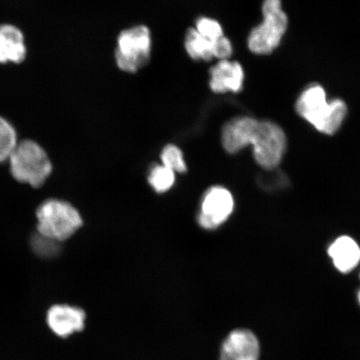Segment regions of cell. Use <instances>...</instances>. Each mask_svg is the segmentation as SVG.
<instances>
[{"instance_id": "8fae6325", "label": "cell", "mask_w": 360, "mask_h": 360, "mask_svg": "<svg viewBox=\"0 0 360 360\" xmlns=\"http://www.w3.org/2000/svg\"><path fill=\"white\" fill-rule=\"evenodd\" d=\"M210 88L215 93L240 92L244 82L245 73L240 63L228 60H219L211 68Z\"/></svg>"}, {"instance_id": "30bf717a", "label": "cell", "mask_w": 360, "mask_h": 360, "mask_svg": "<svg viewBox=\"0 0 360 360\" xmlns=\"http://www.w3.org/2000/svg\"><path fill=\"white\" fill-rule=\"evenodd\" d=\"M186 49L188 56L195 60L210 61L213 58L228 60L233 53L232 44L224 36L213 41L205 38L195 28L188 30Z\"/></svg>"}, {"instance_id": "ffe728a7", "label": "cell", "mask_w": 360, "mask_h": 360, "mask_svg": "<svg viewBox=\"0 0 360 360\" xmlns=\"http://www.w3.org/2000/svg\"><path fill=\"white\" fill-rule=\"evenodd\" d=\"M359 278H360V274H359Z\"/></svg>"}, {"instance_id": "7c38bea8", "label": "cell", "mask_w": 360, "mask_h": 360, "mask_svg": "<svg viewBox=\"0 0 360 360\" xmlns=\"http://www.w3.org/2000/svg\"><path fill=\"white\" fill-rule=\"evenodd\" d=\"M328 255L335 267L342 274H349L360 263V247L347 236H340L328 247Z\"/></svg>"}, {"instance_id": "5bb4252c", "label": "cell", "mask_w": 360, "mask_h": 360, "mask_svg": "<svg viewBox=\"0 0 360 360\" xmlns=\"http://www.w3.org/2000/svg\"><path fill=\"white\" fill-rule=\"evenodd\" d=\"M18 143L15 128L0 116V163L8 160Z\"/></svg>"}, {"instance_id": "3957f363", "label": "cell", "mask_w": 360, "mask_h": 360, "mask_svg": "<svg viewBox=\"0 0 360 360\" xmlns=\"http://www.w3.org/2000/svg\"><path fill=\"white\" fill-rule=\"evenodd\" d=\"M8 160L12 176L34 188L42 186L52 173V163L46 151L30 139L18 143Z\"/></svg>"}, {"instance_id": "2e32d148", "label": "cell", "mask_w": 360, "mask_h": 360, "mask_svg": "<svg viewBox=\"0 0 360 360\" xmlns=\"http://www.w3.org/2000/svg\"><path fill=\"white\" fill-rule=\"evenodd\" d=\"M161 160L163 165L174 171V173L186 172L187 169L182 151L174 145L165 147L163 151H162Z\"/></svg>"}, {"instance_id": "4fadbf2b", "label": "cell", "mask_w": 360, "mask_h": 360, "mask_svg": "<svg viewBox=\"0 0 360 360\" xmlns=\"http://www.w3.org/2000/svg\"><path fill=\"white\" fill-rule=\"evenodd\" d=\"M24 35L12 25H0V64H20L26 57Z\"/></svg>"}, {"instance_id": "8992f818", "label": "cell", "mask_w": 360, "mask_h": 360, "mask_svg": "<svg viewBox=\"0 0 360 360\" xmlns=\"http://www.w3.org/2000/svg\"><path fill=\"white\" fill-rule=\"evenodd\" d=\"M151 37L146 26H136L121 32L115 51L117 65L121 70L134 73L150 60Z\"/></svg>"}, {"instance_id": "277c9868", "label": "cell", "mask_w": 360, "mask_h": 360, "mask_svg": "<svg viewBox=\"0 0 360 360\" xmlns=\"http://www.w3.org/2000/svg\"><path fill=\"white\" fill-rule=\"evenodd\" d=\"M36 217L38 233L60 243L73 236L83 224L82 217L73 205L56 199L42 202Z\"/></svg>"}, {"instance_id": "ba28073f", "label": "cell", "mask_w": 360, "mask_h": 360, "mask_svg": "<svg viewBox=\"0 0 360 360\" xmlns=\"http://www.w3.org/2000/svg\"><path fill=\"white\" fill-rule=\"evenodd\" d=\"M260 344L255 333L247 328L229 332L220 345L219 360H259Z\"/></svg>"}, {"instance_id": "7a4b0ae2", "label": "cell", "mask_w": 360, "mask_h": 360, "mask_svg": "<svg viewBox=\"0 0 360 360\" xmlns=\"http://www.w3.org/2000/svg\"><path fill=\"white\" fill-rule=\"evenodd\" d=\"M295 109L319 132L330 135L339 130L347 114V106L343 101L328 102L321 85L306 89L297 101Z\"/></svg>"}, {"instance_id": "ac0fdd59", "label": "cell", "mask_w": 360, "mask_h": 360, "mask_svg": "<svg viewBox=\"0 0 360 360\" xmlns=\"http://www.w3.org/2000/svg\"><path fill=\"white\" fill-rule=\"evenodd\" d=\"M32 247L36 253L44 257H52L60 251V242L37 233L32 238Z\"/></svg>"}, {"instance_id": "e0dca14e", "label": "cell", "mask_w": 360, "mask_h": 360, "mask_svg": "<svg viewBox=\"0 0 360 360\" xmlns=\"http://www.w3.org/2000/svg\"><path fill=\"white\" fill-rule=\"evenodd\" d=\"M195 30L205 38L210 40H218L224 37V32L219 22L210 19V18L201 17L196 21Z\"/></svg>"}, {"instance_id": "6da1fadb", "label": "cell", "mask_w": 360, "mask_h": 360, "mask_svg": "<svg viewBox=\"0 0 360 360\" xmlns=\"http://www.w3.org/2000/svg\"><path fill=\"white\" fill-rule=\"evenodd\" d=\"M222 143L231 154L253 146L256 162L261 167L272 170L285 154L287 139L281 126L245 116L233 119L224 126Z\"/></svg>"}, {"instance_id": "9a60e30c", "label": "cell", "mask_w": 360, "mask_h": 360, "mask_svg": "<svg viewBox=\"0 0 360 360\" xmlns=\"http://www.w3.org/2000/svg\"><path fill=\"white\" fill-rule=\"evenodd\" d=\"M175 173L163 165L155 166L151 171L148 182L158 193L168 191L174 186Z\"/></svg>"}, {"instance_id": "9c48e42d", "label": "cell", "mask_w": 360, "mask_h": 360, "mask_svg": "<svg viewBox=\"0 0 360 360\" xmlns=\"http://www.w3.org/2000/svg\"><path fill=\"white\" fill-rule=\"evenodd\" d=\"M47 325L53 334L65 338L84 330L86 314L81 308L69 304H55L49 309Z\"/></svg>"}, {"instance_id": "52a82bcc", "label": "cell", "mask_w": 360, "mask_h": 360, "mask_svg": "<svg viewBox=\"0 0 360 360\" xmlns=\"http://www.w3.org/2000/svg\"><path fill=\"white\" fill-rule=\"evenodd\" d=\"M235 201L226 188L216 186L206 192L201 205L199 223L202 228L214 229L226 221L231 215Z\"/></svg>"}, {"instance_id": "5b68a950", "label": "cell", "mask_w": 360, "mask_h": 360, "mask_svg": "<svg viewBox=\"0 0 360 360\" xmlns=\"http://www.w3.org/2000/svg\"><path fill=\"white\" fill-rule=\"evenodd\" d=\"M264 20L251 31L248 45L256 55H269L281 44L288 27V17L282 10L281 0H264Z\"/></svg>"}, {"instance_id": "d6986e66", "label": "cell", "mask_w": 360, "mask_h": 360, "mask_svg": "<svg viewBox=\"0 0 360 360\" xmlns=\"http://www.w3.org/2000/svg\"><path fill=\"white\" fill-rule=\"evenodd\" d=\"M357 296H358V301H359V305H360V290H359V291L358 292V295H357Z\"/></svg>"}]
</instances>
